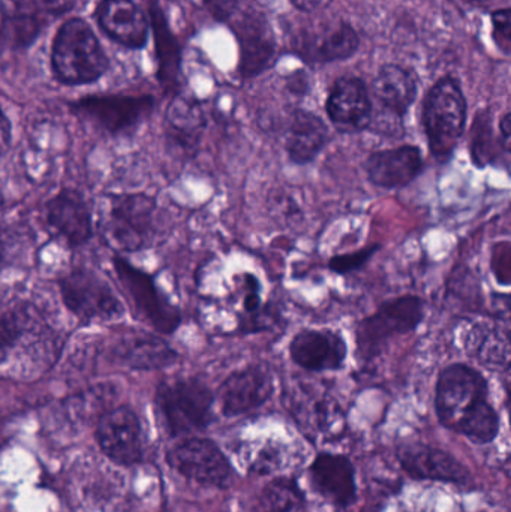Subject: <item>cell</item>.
<instances>
[{
    "instance_id": "obj_31",
    "label": "cell",
    "mask_w": 511,
    "mask_h": 512,
    "mask_svg": "<svg viewBox=\"0 0 511 512\" xmlns=\"http://www.w3.org/2000/svg\"><path fill=\"white\" fill-rule=\"evenodd\" d=\"M38 18L29 14H14L3 20V41L11 47H26L38 36Z\"/></svg>"
},
{
    "instance_id": "obj_12",
    "label": "cell",
    "mask_w": 511,
    "mask_h": 512,
    "mask_svg": "<svg viewBox=\"0 0 511 512\" xmlns=\"http://www.w3.org/2000/svg\"><path fill=\"white\" fill-rule=\"evenodd\" d=\"M275 391V376L264 364H249L231 373L219 388V402L227 417L263 406Z\"/></svg>"
},
{
    "instance_id": "obj_22",
    "label": "cell",
    "mask_w": 511,
    "mask_h": 512,
    "mask_svg": "<svg viewBox=\"0 0 511 512\" xmlns=\"http://www.w3.org/2000/svg\"><path fill=\"white\" fill-rule=\"evenodd\" d=\"M312 484L317 492L339 507H347L356 499V471L344 456L321 454L312 463Z\"/></svg>"
},
{
    "instance_id": "obj_16",
    "label": "cell",
    "mask_w": 511,
    "mask_h": 512,
    "mask_svg": "<svg viewBox=\"0 0 511 512\" xmlns=\"http://www.w3.org/2000/svg\"><path fill=\"white\" fill-rule=\"evenodd\" d=\"M398 457L405 472L416 480L456 484L470 481V474L465 466L446 451L423 444H408L399 448Z\"/></svg>"
},
{
    "instance_id": "obj_23",
    "label": "cell",
    "mask_w": 511,
    "mask_h": 512,
    "mask_svg": "<svg viewBox=\"0 0 511 512\" xmlns=\"http://www.w3.org/2000/svg\"><path fill=\"white\" fill-rule=\"evenodd\" d=\"M206 120L197 102L176 96L167 110V138L171 147L191 153L197 149Z\"/></svg>"
},
{
    "instance_id": "obj_4",
    "label": "cell",
    "mask_w": 511,
    "mask_h": 512,
    "mask_svg": "<svg viewBox=\"0 0 511 512\" xmlns=\"http://www.w3.org/2000/svg\"><path fill=\"white\" fill-rule=\"evenodd\" d=\"M156 210V198L143 192L108 195L102 221L105 239L120 254L150 248L156 237Z\"/></svg>"
},
{
    "instance_id": "obj_40",
    "label": "cell",
    "mask_w": 511,
    "mask_h": 512,
    "mask_svg": "<svg viewBox=\"0 0 511 512\" xmlns=\"http://www.w3.org/2000/svg\"><path fill=\"white\" fill-rule=\"evenodd\" d=\"M507 402H509V415H510V426H511V384L509 385V390H507Z\"/></svg>"
},
{
    "instance_id": "obj_33",
    "label": "cell",
    "mask_w": 511,
    "mask_h": 512,
    "mask_svg": "<svg viewBox=\"0 0 511 512\" xmlns=\"http://www.w3.org/2000/svg\"><path fill=\"white\" fill-rule=\"evenodd\" d=\"M380 249V246H368L360 251L351 252V254L336 255L329 261V268L333 273L347 274L351 271L359 270L366 264L372 255Z\"/></svg>"
},
{
    "instance_id": "obj_36",
    "label": "cell",
    "mask_w": 511,
    "mask_h": 512,
    "mask_svg": "<svg viewBox=\"0 0 511 512\" xmlns=\"http://www.w3.org/2000/svg\"><path fill=\"white\" fill-rule=\"evenodd\" d=\"M41 11L48 14H63L72 6L74 0H33Z\"/></svg>"
},
{
    "instance_id": "obj_17",
    "label": "cell",
    "mask_w": 511,
    "mask_h": 512,
    "mask_svg": "<svg viewBox=\"0 0 511 512\" xmlns=\"http://www.w3.org/2000/svg\"><path fill=\"white\" fill-rule=\"evenodd\" d=\"M327 116L336 128L359 131L371 122L372 105L368 90L359 78H341L336 81L327 98Z\"/></svg>"
},
{
    "instance_id": "obj_15",
    "label": "cell",
    "mask_w": 511,
    "mask_h": 512,
    "mask_svg": "<svg viewBox=\"0 0 511 512\" xmlns=\"http://www.w3.org/2000/svg\"><path fill=\"white\" fill-rule=\"evenodd\" d=\"M111 357L132 370H159L179 360L176 349L155 334L125 331L111 346Z\"/></svg>"
},
{
    "instance_id": "obj_6",
    "label": "cell",
    "mask_w": 511,
    "mask_h": 512,
    "mask_svg": "<svg viewBox=\"0 0 511 512\" xmlns=\"http://www.w3.org/2000/svg\"><path fill=\"white\" fill-rule=\"evenodd\" d=\"M63 306L83 325L105 324L125 315V306L110 283L87 267L72 268L57 279Z\"/></svg>"
},
{
    "instance_id": "obj_20",
    "label": "cell",
    "mask_w": 511,
    "mask_h": 512,
    "mask_svg": "<svg viewBox=\"0 0 511 512\" xmlns=\"http://www.w3.org/2000/svg\"><path fill=\"white\" fill-rule=\"evenodd\" d=\"M236 33L240 41L239 72L242 77H255L269 68L276 44L266 20L251 12L239 21Z\"/></svg>"
},
{
    "instance_id": "obj_26",
    "label": "cell",
    "mask_w": 511,
    "mask_h": 512,
    "mask_svg": "<svg viewBox=\"0 0 511 512\" xmlns=\"http://www.w3.org/2000/svg\"><path fill=\"white\" fill-rule=\"evenodd\" d=\"M473 352L485 366L492 369L510 366L511 339L507 334L498 330H485L473 333Z\"/></svg>"
},
{
    "instance_id": "obj_24",
    "label": "cell",
    "mask_w": 511,
    "mask_h": 512,
    "mask_svg": "<svg viewBox=\"0 0 511 512\" xmlns=\"http://www.w3.org/2000/svg\"><path fill=\"white\" fill-rule=\"evenodd\" d=\"M153 33H155L156 56H158V80L165 93H174L179 89L180 45L171 32L164 14L158 5L150 6Z\"/></svg>"
},
{
    "instance_id": "obj_35",
    "label": "cell",
    "mask_w": 511,
    "mask_h": 512,
    "mask_svg": "<svg viewBox=\"0 0 511 512\" xmlns=\"http://www.w3.org/2000/svg\"><path fill=\"white\" fill-rule=\"evenodd\" d=\"M495 30L511 41V9H501L492 15Z\"/></svg>"
},
{
    "instance_id": "obj_10",
    "label": "cell",
    "mask_w": 511,
    "mask_h": 512,
    "mask_svg": "<svg viewBox=\"0 0 511 512\" xmlns=\"http://www.w3.org/2000/svg\"><path fill=\"white\" fill-rule=\"evenodd\" d=\"M48 228L68 246L78 249L93 237V213L78 189L62 188L45 203Z\"/></svg>"
},
{
    "instance_id": "obj_25",
    "label": "cell",
    "mask_w": 511,
    "mask_h": 512,
    "mask_svg": "<svg viewBox=\"0 0 511 512\" xmlns=\"http://www.w3.org/2000/svg\"><path fill=\"white\" fill-rule=\"evenodd\" d=\"M374 92L390 113L402 116L416 98V81L405 69L387 65L375 78Z\"/></svg>"
},
{
    "instance_id": "obj_2",
    "label": "cell",
    "mask_w": 511,
    "mask_h": 512,
    "mask_svg": "<svg viewBox=\"0 0 511 512\" xmlns=\"http://www.w3.org/2000/svg\"><path fill=\"white\" fill-rule=\"evenodd\" d=\"M111 264L134 319L164 336L176 333L182 325V312L159 288L155 277L120 255L113 256Z\"/></svg>"
},
{
    "instance_id": "obj_8",
    "label": "cell",
    "mask_w": 511,
    "mask_h": 512,
    "mask_svg": "<svg viewBox=\"0 0 511 512\" xmlns=\"http://www.w3.org/2000/svg\"><path fill=\"white\" fill-rule=\"evenodd\" d=\"M152 96L90 95L72 102L71 111L105 134H131L152 113Z\"/></svg>"
},
{
    "instance_id": "obj_34",
    "label": "cell",
    "mask_w": 511,
    "mask_h": 512,
    "mask_svg": "<svg viewBox=\"0 0 511 512\" xmlns=\"http://www.w3.org/2000/svg\"><path fill=\"white\" fill-rule=\"evenodd\" d=\"M203 5L215 20L227 21L236 14L239 0H203Z\"/></svg>"
},
{
    "instance_id": "obj_19",
    "label": "cell",
    "mask_w": 511,
    "mask_h": 512,
    "mask_svg": "<svg viewBox=\"0 0 511 512\" xmlns=\"http://www.w3.org/2000/svg\"><path fill=\"white\" fill-rule=\"evenodd\" d=\"M96 17L102 30L119 44L128 48L146 45L149 23L132 0H102Z\"/></svg>"
},
{
    "instance_id": "obj_7",
    "label": "cell",
    "mask_w": 511,
    "mask_h": 512,
    "mask_svg": "<svg viewBox=\"0 0 511 512\" xmlns=\"http://www.w3.org/2000/svg\"><path fill=\"white\" fill-rule=\"evenodd\" d=\"M467 122V102L461 87L452 78L438 81L425 99L423 125L429 149L437 161L452 156Z\"/></svg>"
},
{
    "instance_id": "obj_14",
    "label": "cell",
    "mask_w": 511,
    "mask_h": 512,
    "mask_svg": "<svg viewBox=\"0 0 511 512\" xmlns=\"http://www.w3.org/2000/svg\"><path fill=\"white\" fill-rule=\"evenodd\" d=\"M291 361L308 372H327L344 366L347 343L335 331L305 328L297 331L288 346Z\"/></svg>"
},
{
    "instance_id": "obj_3",
    "label": "cell",
    "mask_w": 511,
    "mask_h": 512,
    "mask_svg": "<svg viewBox=\"0 0 511 512\" xmlns=\"http://www.w3.org/2000/svg\"><path fill=\"white\" fill-rule=\"evenodd\" d=\"M51 65L57 80L68 86H81L105 74L108 57L89 24L72 18L60 27L54 38Z\"/></svg>"
},
{
    "instance_id": "obj_9",
    "label": "cell",
    "mask_w": 511,
    "mask_h": 512,
    "mask_svg": "<svg viewBox=\"0 0 511 512\" xmlns=\"http://www.w3.org/2000/svg\"><path fill=\"white\" fill-rule=\"evenodd\" d=\"M425 316L422 298L407 295L381 304L374 315L368 316L357 325V351L365 360L380 354L387 340L416 330Z\"/></svg>"
},
{
    "instance_id": "obj_38",
    "label": "cell",
    "mask_w": 511,
    "mask_h": 512,
    "mask_svg": "<svg viewBox=\"0 0 511 512\" xmlns=\"http://www.w3.org/2000/svg\"><path fill=\"white\" fill-rule=\"evenodd\" d=\"M9 143H11V123H9L8 116L3 114L2 119V149L3 153L8 150Z\"/></svg>"
},
{
    "instance_id": "obj_39",
    "label": "cell",
    "mask_w": 511,
    "mask_h": 512,
    "mask_svg": "<svg viewBox=\"0 0 511 512\" xmlns=\"http://www.w3.org/2000/svg\"><path fill=\"white\" fill-rule=\"evenodd\" d=\"M323 0H291L294 6L300 11L311 12L317 9L321 5Z\"/></svg>"
},
{
    "instance_id": "obj_13",
    "label": "cell",
    "mask_w": 511,
    "mask_h": 512,
    "mask_svg": "<svg viewBox=\"0 0 511 512\" xmlns=\"http://www.w3.org/2000/svg\"><path fill=\"white\" fill-rule=\"evenodd\" d=\"M99 447L113 462L131 466L143 460V430L140 420L126 406L111 409L96 426Z\"/></svg>"
},
{
    "instance_id": "obj_30",
    "label": "cell",
    "mask_w": 511,
    "mask_h": 512,
    "mask_svg": "<svg viewBox=\"0 0 511 512\" xmlns=\"http://www.w3.org/2000/svg\"><path fill=\"white\" fill-rule=\"evenodd\" d=\"M302 502L299 490L290 481H275L264 490L261 498L263 512H291Z\"/></svg>"
},
{
    "instance_id": "obj_28",
    "label": "cell",
    "mask_w": 511,
    "mask_h": 512,
    "mask_svg": "<svg viewBox=\"0 0 511 512\" xmlns=\"http://www.w3.org/2000/svg\"><path fill=\"white\" fill-rule=\"evenodd\" d=\"M359 45L356 32L348 24H339L318 45V56L323 60L347 59Z\"/></svg>"
},
{
    "instance_id": "obj_29",
    "label": "cell",
    "mask_w": 511,
    "mask_h": 512,
    "mask_svg": "<svg viewBox=\"0 0 511 512\" xmlns=\"http://www.w3.org/2000/svg\"><path fill=\"white\" fill-rule=\"evenodd\" d=\"M284 315L278 301H267L254 315L240 316L239 331L242 334H257L263 331H276L284 327Z\"/></svg>"
},
{
    "instance_id": "obj_27",
    "label": "cell",
    "mask_w": 511,
    "mask_h": 512,
    "mask_svg": "<svg viewBox=\"0 0 511 512\" xmlns=\"http://www.w3.org/2000/svg\"><path fill=\"white\" fill-rule=\"evenodd\" d=\"M32 325L33 316L23 304L3 310L0 319V352L3 364L8 360L12 349L17 348L24 336L29 333Z\"/></svg>"
},
{
    "instance_id": "obj_5",
    "label": "cell",
    "mask_w": 511,
    "mask_h": 512,
    "mask_svg": "<svg viewBox=\"0 0 511 512\" xmlns=\"http://www.w3.org/2000/svg\"><path fill=\"white\" fill-rule=\"evenodd\" d=\"M155 403L170 435H188L212 423L215 394L201 379L173 378L158 385Z\"/></svg>"
},
{
    "instance_id": "obj_21",
    "label": "cell",
    "mask_w": 511,
    "mask_h": 512,
    "mask_svg": "<svg viewBox=\"0 0 511 512\" xmlns=\"http://www.w3.org/2000/svg\"><path fill=\"white\" fill-rule=\"evenodd\" d=\"M329 141L326 123L311 111L296 110L288 122L285 152L294 165H308L317 159Z\"/></svg>"
},
{
    "instance_id": "obj_18",
    "label": "cell",
    "mask_w": 511,
    "mask_h": 512,
    "mask_svg": "<svg viewBox=\"0 0 511 512\" xmlns=\"http://www.w3.org/2000/svg\"><path fill=\"white\" fill-rule=\"evenodd\" d=\"M366 173L375 186L398 189L410 185L423 168L422 153L417 147L402 146L381 150L369 156Z\"/></svg>"
},
{
    "instance_id": "obj_11",
    "label": "cell",
    "mask_w": 511,
    "mask_h": 512,
    "mask_svg": "<svg viewBox=\"0 0 511 512\" xmlns=\"http://www.w3.org/2000/svg\"><path fill=\"white\" fill-rule=\"evenodd\" d=\"M168 463L189 480L213 487H227L233 469L227 457L209 439H186L167 456Z\"/></svg>"
},
{
    "instance_id": "obj_37",
    "label": "cell",
    "mask_w": 511,
    "mask_h": 512,
    "mask_svg": "<svg viewBox=\"0 0 511 512\" xmlns=\"http://www.w3.org/2000/svg\"><path fill=\"white\" fill-rule=\"evenodd\" d=\"M501 137H503L504 146L511 150V113L501 119L500 122Z\"/></svg>"
},
{
    "instance_id": "obj_1",
    "label": "cell",
    "mask_w": 511,
    "mask_h": 512,
    "mask_svg": "<svg viewBox=\"0 0 511 512\" xmlns=\"http://www.w3.org/2000/svg\"><path fill=\"white\" fill-rule=\"evenodd\" d=\"M435 406L443 426L476 444H489L497 438L500 418L488 402V382L473 367L453 364L443 370Z\"/></svg>"
},
{
    "instance_id": "obj_32",
    "label": "cell",
    "mask_w": 511,
    "mask_h": 512,
    "mask_svg": "<svg viewBox=\"0 0 511 512\" xmlns=\"http://www.w3.org/2000/svg\"><path fill=\"white\" fill-rule=\"evenodd\" d=\"M240 291H242L243 313L240 316H249L257 313L263 307V297H261V283L255 274L243 273L240 276Z\"/></svg>"
}]
</instances>
